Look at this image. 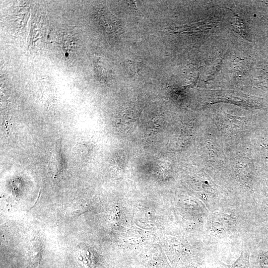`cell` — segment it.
<instances>
[{
  "label": "cell",
  "mask_w": 268,
  "mask_h": 268,
  "mask_svg": "<svg viewBox=\"0 0 268 268\" xmlns=\"http://www.w3.org/2000/svg\"><path fill=\"white\" fill-rule=\"evenodd\" d=\"M126 66L129 71L132 74H136L141 68V63L134 61L126 62Z\"/></svg>",
  "instance_id": "7a4b0ae2"
},
{
  "label": "cell",
  "mask_w": 268,
  "mask_h": 268,
  "mask_svg": "<svg viewBox=\"0 0 268 268\" xmlns=\"http://www.w3.org/2000/svg\"><path fill=\"white\" fill-rule=\"evenodd\" d=\"M249 259V254L244 251L234 264L230 266H226L228 268H251Z\"/></svg>",
  "instance_id": "6da1fadb"
}]
</instances>
